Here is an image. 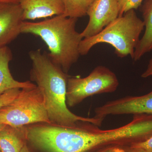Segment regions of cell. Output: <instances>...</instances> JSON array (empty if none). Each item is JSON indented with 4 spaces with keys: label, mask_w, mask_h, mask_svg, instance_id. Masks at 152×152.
Listing matches in <instances>:
<instances>
[{
    "label": "cell",
    "mask_w": 152,
    "mask_h": 152,
    "mask_svg": "<svg viewBox=\"0 0 152 152\" xmlns=\"http://www.w3.org/2000/svg\"><path fill=\"white\" fill-rule=\"evenodd\" d=\"M32 61L31 77L43 95L49 119L52 124L75 128L83 122L100 126L104 120L95 116L85 118L73 113L66 102L67 84L69 76L40 50L29 53Z\"/></svg>",
    "instance_id": "1"
},
{
    "label": "cell",
    "mask_w": 152,
    "mask_h": 152,
    "mask_svg": "<svg viewBox=\"0 0 152 152\" xmlns=\"http://www.w3.org/2000/svg\"><path fill=\"white\" fill-rule=\"evenodd\" d=\"M77 20L62 15L37 23L24 21L21 33L39 37L48 46L50 58L67 73L80 56L83 38L76 31Z\"/></svg>",
    "instance_id": "2"
},
{
    "label": "cell",
    "mask_w": 152,
    "mask_h": 152,
    "mask_svg": "<svg viewBox=\"0 0 152 152\" xmlns=\"http://www.w3.org/2000/svg\"><path fill=\"white\" fill-rule=\"evenodd\" d=\"M144 29L142 20L138 17L135 10H130L115 19L96 35L83 39L79 46L80 55H87L96 45L105 43L114 48L119 58L129 56L133 59Z\"/></svg>",
    "instance_id": "3"
},
{
    "label": "cell",
    "mask_w": 152,
    "mask_h": 152,
    "mask_svg": "<svg viewBox=\"0 0 152 152\" xmlns=\"http://www.w3.org/2000/svg\"><path fill=\"white\" fill-rule=\"evenodd\" d=\"M38 123L52 124L43 95L37 85L21 89L11 103L0 108V124L19 127Z\"/></svg>",
    "instance_id": "4"
},
{
    "label": "cell",
    "mask_w": 152,
    "mask_h": 152,
    "mask_svg": "<svg viewBox=\"0 0 152 152\" xmlns=\"http://www.w3.org/2000/svg\"><path fill=\"white\" fill-rule=\"evenodd\" d=\"M119 82L117 76L107 67L99 66L85 77H70L67 84L66 102L73 107L93 95L114 92Z\"/></svg>",
    "instance_id": "5"
},
{
    "label": "cell",
    "mask_w": 152,
    "mask_h": 152,
    "mask_svg": "<svg viewBox=\"0 0 152 152\" xmlns=\"http://www.w3.org/2000/svg\"><path fill=\"white\" fill-rule=\"evenodd\" d=\"M94 116L104 120L110 115H152V90L141 96H127L96 108Z\"/></svg>",
    "instance_id": "6"
},
{
    "label": "cell",
    "mask_w": 152,
    "mask_h": 152,
    "mask_svg": "<svg viewBox=\"0 0 152 152\" xmlns=\"http://www.w3.org/2000/svg\"><path fill=\"white\" fill-rule=\"evenodd\" d=\"M119 13L118 0H94L87 11L89 20L80 33L82 38L86 39L96 35L118 18Z\"/></svg>",
    "instance_id": "7"
},
{
    "label": "cell",
    "mask_w": 152,
    "mask_h": 152,
    "mask_svg": "<svg viewBox=\"0 0 152 152\" xmlns=\"http://www.w3.org/2000/svg\"><path fill=\"white\" fill-rule=\"evenodd\" d=\"M24 21L20 4H0V48L7 46L21 34Z\"/></svg>",
    "instance_id": "8"
},
{
    "label": "cell",
    "mask_w": 152,
    "mask_h": 152,
    "mask_svg": "<svg viewBox=\"0 0 152 152\" xmlns=\"http://www.w3.org/2000/svg\"><path fill=\"white\" fill-rule=\"evenodd\" d=\"M24 20H35L63 15L62 0H20Z\"/></svg>",
    "instance_id": "9"
},
{
    "label": "cell",
    "mask_w": 152,
    "mask_h": 152,
    "mask_svg": "<svg viewBox=\"0 0 152 152\" xmlns=\"http://www.w3.org/2000/svg\"><path fill=\"white\" fill-rule=\"evenodd\" d=\"M12 58L10 50L7 46L0 48V96L8 90L35 86L31 81L19 82L14 79L9 69Z\"/></svg>",
    "instance_id": "10"
},
{
    "label": "cell",
    "mask_w": 152,
    "mask_h": 152,
    "mask_svg": "<svg viewBox=\"0 0 152 152\" xmlns=\"http://www.w3.org/2000/svg\"><path fill=\"white\" fill-rule=\"evenodd\" d=\"M140 8L145 30L135 50L133 59L134 61L152 50V0H144Z\"/></svg>",
    "instance_id": "11"
},
{
    "label": "cell",
    "mask_w": 152,
    "mask_h": 152,
    "mask_svg": "<svg viewBox=\"0 0 152 152\" xmlns=\"http://www.w3.org/2000/svg\"><path fill=\"white\" fill-rule=\"evenodd\" d=\"M27 140L26 127L7 126L0 131V152H20Z\"/></svg>",
    "instance_id": "12"
},
{
    "label": "cell",
    "mask_w": 152,
    "mask_h": 152,
    "mask_svg": "<svg viewBox=\"0 0 152 152\" xmlns=\"http://www.w3.org/2000/svg\"><path fill=\"white\" fill-rule=\"evenodd\" d=\"M94 0H62L64 12L63 15L77 19L87 15V11Z\"/></svg>",
    "instance_id": "13"
},
{
    "label": "cell",
    "mask_w": 152,
    "mask_h": 152,
    "mask_svg": "<svg viewBox=\"0 0 152 152\" xmlns=\"http://www.w3.org/2000/svg\"><path fill=\"white\" fill-rule=\"evenodd\" d=\"M118 4L119 17L122 16L128 11L135 10L141 5L143 0H118Z\"/></svg>",
    "instance_id": "14"
},
{
    "label": "cell",
    "mask_w": 152,
    "mask_h": 152,
    "mask_svg": "<svg viewBox=\"0 0 152 152\" xmlns=\"http://www.w3.org/2000/svg\"><path fill=\"white\" fill-rule=\"evenodd\" d=\"M20 88H13L8 90L0 96V108L11 103L15 99L19 92Z\"/></svg>",
    "instance_id": "15"
},
{
    "label": "cell",
    "mask_w": 152,
    "mask_h": 152,
    "mask_svg": "<svg viewBox=\"0 0 152 152\" xmlns=\"http://www.w3.org/2000/svg\"><path fill=\"white\" fill-rule=\"evenodd\" d=\"M132 146L141 148L147 152H152V136L145 141L134 144Z\"/></svg>",
    "instance_id": "16"
},
{
    "label": "cell",
    "mask_w": 152,
    "mask_h": 152,
    "mask_svg": "<svg viewBox=\"0 0 152 152\" xmlns=\"http://www.w3.org/2000/svg\"><path fill=\"white\" fill-rule=\"evenodd\" d=\"M128 147L122 146H111L101 149L94 152H125Z\"/></svg>",
    "instance_id": "17"
},
{
    "label": "cell",
    "mask_w": 152,
    "mask_h": 152,
    "mask_svg": "<svg viewBox=\"0 0 152 152\" xmlns=\"http://www.w3.org/2000/svg\"><path fill=\"white\" fill-rule=\"evenodd\" d=\"M152 76V57L150 60L146 69L142 74V77L146 78Z\"/></svg>",
    "instance_id": "18"
},
{
    "label": "cell",
    "mask_w": 152,
    "mask_h": 152,
    "mask_svg": "<svg viewBox=\"0 0 152 152\" xmlns=\"http://www.w3.org/2000/svg\"><path fill=\"white\" fill-rule=\"evenodd\" d=\"M125 152H147L141 148L134 146L128 147L126 149Z\"/></svg>",
    "instance_id": "19"
},
{
    "label": "cell",
    "mask_w": 152,
    "mask_h": 152,
    "mask_svg": "<svg viewBox=\"0 0 152 152\" xmlns=\"http://www.w3.org/2000/svg\"><path fill=\"white\" fill-rule=\"evenodd\" d=\"M20 0H0L1 4H19Z\"/></svg>",
    "instance_id": "20"
},
{
    "label": "cell",
    "mask_w": 152,
    "mask_h": 152,
    "mask_svg": "<svg viewBox=\"0 0 152 152\" xmlns=\"http://www.w3.org/2000/svg\"><path fill=\"white\" fill-rule=\"evenodd\" d=\"M20 152H30L28 147H27L26 145H25L22 148Z\"/></svg>",
    "instance_id": "21"
},
{
    "label": "cell",
    "mask_w": 152,
    "mask_h": 152,
    "mask_svg": "<svg viewBox=\"0 0 152 152\" xmlns=\"http://www.w3.org/2000/svg\"><path fill=\"white\" fill-rule=\"evenodd\" d=\"M7 126V125L4 124H0V131L2 130L3 129H4Z\"/></svg>",
    "instance_id": "22"
},
{
    "label": "cell",
    "mask_w": 152,
    "mask_h": 152,
    "mask_svg": "<svg viewBox=\"0 0 152 152\" xmlns=\"http://www.w3.org/2000/svg\"></svg>",
    "instance_id": "23"
}]
</instances>
